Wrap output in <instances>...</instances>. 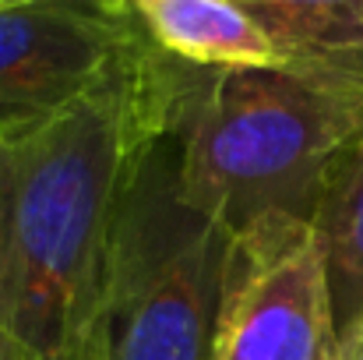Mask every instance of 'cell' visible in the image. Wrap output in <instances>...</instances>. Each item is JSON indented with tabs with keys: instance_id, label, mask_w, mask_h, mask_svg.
Segmentation results:
<instances>
[{
	"instance_id": "6da1fadb",
	"label": "cell",
	"mask_w": 363,
	"mask_h": 360,
	"mask_svg": "<svg viewBox=\"0 0 363 360\" xmlns=\"http://www.w3.org/2000/svg\"><path fill=\"white\" fill-rule=\"evenodd\" d=\"M162 99V50L138 36L57 117L14 138L4 318L25 360H89L121 195Z\"/></svg>"
},
{
	"instance_id": "7a4b0ae2",
	"label": "cell",
	"mask_w": 363,
	"mask_h": 360,
	"mask_svg": "<svg viewBox=\"0 0 363 360\" xmlns=\"http://www.w3.org/2000/svg\"><path fill=\"white\" fill-rule=\"evenodd\" d=\"M162 120L184 198L243 237L314 223L335 159L363 131V85L303 67H194L162 53Z\"/></svg>"
},
{
	"instance_id": "3957f363",
	"label": "cell",
	"mask_w": 363,
	"mask_h": 360,
	"mask_svg": "<svg viewBox=\"0 0 363 360\" xmlns=\"http://www.w3.org/2000/svg\"><path fill=\"white\" fill-rule=\"evenodd\" d=\"M230 247L184 198L159 99L123 184L89 360H212Z\"/></svg>"
},
{
	"instance_id": "277c9868",
	"label": "cell",
	"mask_w": 363,
	"mask_h": 360,
	"mask_svg": "<svg viewBox=\"0 0 363 360\" xmlns=\"http://www.w3.org/2000/svg\"><path fill=\"white\" fill-rule=\"evenodd\" d=\"M325 261L307 223L233 237L212 360H339Z\"/></svg>"
},
{
	"instance_id": "5b68a950",
	"label": "cell",
	"mask_w": 363,
	"mask_h": 360,
	"mask_svg": "<svg viewBox=\"0 0 363 360\" xmlns=\"http://www.w3.org/2000/svg\"><path fill=\"white\" fill-rule=\"evenodd\" d=\"M138 36L130 11L85 0L0 4V138L85 96Z\"/></svg>"
},
{
	"instance_id": "8992f818",
	"label": "cell",
	"mask_w": 363,
	"mask_h": 360,
	"mask_svg": "<svg viewBox=\"0 0 363 360\" xmlns=\"http://www.w3.org/2000/svg\"><path fill=\"white\" fill-rule=\"evenodd\" d=\"M152 46L194 67H279L264 28L230 0H127Z\"/></svg>"
},
{
	"instance_id": "52a82bcc",
	"label": "cell",
	"mask_w": 363,
	"mask_h": 360,
	"mask_svg": "<svg viewBox=\"0 0 363 360\" xmlns=\"http://www.w3.org/2000/svg\"><path fill=\"white\" fill-rule=\"evenodd\" d=\"M250 14L282 64L363 85V0H230Z\"/></svg>"
},
{
	"instance_id": "ba28073f",
	"label": "cell",
	"mask_w": 363,
	"mask_h": 360,
	"mask_svg": "<svg viewBox=\"0 0 363 360\" xmlns=\"http://www.w3.org/2000/svg\"><path fill=\"white\" fill-rule=\"evenodd\" d=\"M311 230L325 261L328 297L342 339L363 322V131L335 159Z\"/></svg>"
},
{
	"instance_id": "9c48e42d",
	"label": "cell",
	"mask_w": 363,
	"mask_h": 360,
	"mask_svg": "<svg viewBox=\"0 0 363 360\" xmlns=\"http://www.w3.org/2000/svg\"><path fill=\"white\" fill-rule=\"evenodd\" d=\"M14 138H0V279H4V230H7V202H11ZM0 360H25L18 343L11 339V329H7V318H4V283H0Z\"/></svg>"
},
{
	"instance_id": "30bf717a",
	"label": "cell",
	"mask_w": 363,
	"mask_h": 360,
	"mask_svg": "<svg viewBox=\"0 0 363 360\" xmlns=\"http://www.w3.org/2000/svg\"><path fill=\"white\" fill-rule=\"evenodd\" d=\"M339 347H342L339 360H363V322L357 325V329H350V332L339 339Z\"/></svg>"
},
{
	"instance_id": "8fae6325",
	"label": "cell",
	"mask_w": 363,
	"mask_h": 360,
	"mask_svg": "<svg viewBox=\"0 0 363 360\" xmlns=\"http://www.w3.org/2000/svg\"><path fill=\"white\" fill-rule=\"evenodd\" d=\"M7 4H21V0H7ZM85 4H99V7H113V11H127V0H85Z\"/></svg>"
},
{
	"instance_id": "7c38bea8",
	"label": "cell",
	"mask_w": 363,
	"mask_h": 360,
	"mask_svg": "<svg viewBox=\"0 0 363 360\" xmlns=\"http://www.w3.org/2000/svg\"><path fill=\"white\" fill-rule=\"evenodd\" d=\"M0 4H7V0H0Z\"/></svg>"
}]
</instances>
